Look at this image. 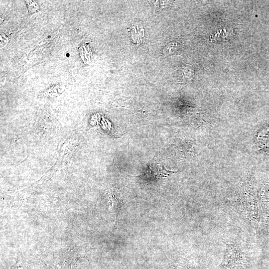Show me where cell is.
Wrapping results in <instances>:
<instances>
[{
    "label": "cell",
    "instance_id": "obj_4",
    "mask_svg": "<svg viewBox=\"0 0 269 269\" xmlns=\"http://www.w3.org/2000/svg\"><path fill=\"white\" fill-rule=\"evenodd\" d=\"M26 2L29 12L34 13L37 11V9H38V5H37L35 1H26Z\"/></svg>",
    "mask_w": 269,
    "mask_h": 269
},
{
    "label": "cell",
    "instance_id": "obj_3",
    "mask_svg": "<svg viewBox=\"0 0 269 269\" xmlns=\"http://www.w3.org/2000/svg\"><path fill=\"white\" fill-rule=\"evenodd\" d=\"M170 269H191L188 262L182 259L173 264Z\"/></svg>",
    "mask_w": 269,
    "mask_h": 269
},
{
    "label": "cell",
    "instance_id": "obj_1",
    "mask_svg": "<svg viewBox=\"0 0 269 269\" xmlns=\"http://www.w3.org/2000/svg\"><path fill=\"white\" fill-rule=\"evenodd\" d=\"M109 196V204L110 209L112 210L118 217L119 214L122 209L123 205V199L119 194L113 193Z\"/></svg>",
    "mask_w": 269,
    "mask_h": 269
},
{
    "label": "cell",
    "instance_id": "obj_2",
    "mask_svg": "<svg viewBox=\"0 0 269 269\" xmlns=\"http://www.w3.org/2000/svg\"><path fill=\"white\" fill-rule=\"evenodd\" d=\"M148 170V172H147V175H149L154 178L166 177L171 172H173V171L163 168V167L159 164H155L154 163L149 165Z\"/></svg>",
    "mask_w": 269,
    "mask_h": 269
}]
</instances>
